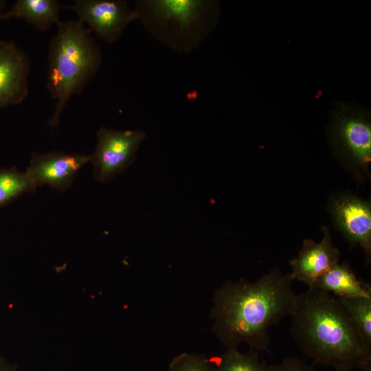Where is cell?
Listing matches in <instances>:
<instances>
[{"label":"cell","instance_id":"13","mask_svg":"<svg viewBox=\"0 0 371 371\" xmlns=\"http://www.w3.org/2000/svg\"><path fill=\"white\" fill-rule=\"evenodd\" d=\"M311 288L336 297H371L370 285L359 279L346 262L335 265Z\"/></svg>","mask_w":371,"mask_h":371},{"label":"cell","instance_id":"1","mask_svg":"<svg viewBox=\"0 0 371 371\" xmlns=\"http://www.w3.org/2000/svg\"><path fill=\"white\" fill-rule=\"evenodd\" d=\"M293 281L290 273L276 268L256 281H228L216 291L213 330L227 349L245 343L257 352L268 350L269 328L295 307Z\"/></svg>","mask_w":371,"mask_h":371},{"label":"cell","instance_id":"9","mask_svg":"<svg viewBox=\"0 0 371 371\" xmlns=\"http://www.w3.org/2000/svg\"><path fill=\"white\" fill-rule=\"evenodd\" d=\"M90 162V155L60 151L33 153L26 172L37 186L44 185L66 191L81 168Z\"/></svg>","mask_w":371,"mask_h":371},{"label":"cell","instance_id":"2","mask_svg":"<svg viewBox=\"0 0 371 371\" xmlns=\"http://www.w3.org/2000/svg\"><path fill=\"white\" fill-rule=\"evenodd\" d=\"M290 317L291 336L315 363L335 370H371V344L334 295L308 288L297 294Z\"/></svg>","mask_w":371,"mask_h":371},{"label":"cell","instance_id":"16","mask_svg":"<svg viewBox=\"0 0 371 371\" xmlns=\"http://www.w3.org/2000/svg\"><path fill=\"white\" fill-rule=\"evenodd\" d=\"M336 297L350 320L371 344V297Z\"/></svg>","mask_w":371,"mask_h":371},{"label":"cell","instance_id":"21","mask_svg":"<svg viewBox=\"0 0 371 371\" xmlns=\"http://www.w3.org/2000/svg\"><path fill=\"white\" fill-rule=\"evenodd\" d=\"M335 371H371V370H335Z\"/></svg>","mask_w":371,"mask_h":371},{"label":"cell","instance_id":"7","mask_svg":"<svg viewBox=\"0 0 371 371\" xmlns=\"http://www.w3.org/2000/svg\"><path fill=\"white\" fill-rule=\"evenodd\" d=\"M74 11L78 20L107 43H115L126 25L136 20L133 8L123 0H75L62 8Z\"/></svg>","mask_w":371,"mask_h":371},{"label":"cell","instance_id":"15","mask_svg":"<svg viewBox=\"0 0 371 371\" xmlns=\"http://www.w3.org/2000/svg\"><path fill=\"white\" fill-rule=\"evenodd\" d=\"M210 359L216 371H265L266 366L260 361L258 352L252 349L242 353L238 348H230Z\"/></svg>","mask_w":371,"mask_h":371},{"label":"cell","instance_id":"11","mask_svg":"<svg viewBox=\"0 0 371 371\" xmlns=\"http://www.w3.org/2000/svg\"><path fill=\"white\" fill-rule=\"evenodd\" d=\"M323 237L318 243L306 238L297 256L289 261L294 280L311 288L331 267L339 262V250L333 244L329 229L322 227Z\"/></svg>","mask_w":371,"mask_h":371},{"label":"cell","instance_id":"17","mask_svg":"<svg viewBox=\"0 0 371 371\" xmlns=\"http://www.w3.org/2000/svg\"><path fill=\"white\" fill-rule=\"evenodd\" d=\"M168 371H216L210 359L200 355L182 353L171 361Z\"/></svg>","mask_w":371,"mask_h":371},{"label":"cell","instance_id":"4","mask_svg":"<svg viewBox=\"0 0 371 371\" xmlns=\"http://www.w3.org/2000/svg\"><path fill=\"white\" fill-rule=\"evenodd\" d=\"M136 20L157 41L179 53L197 49L217 25L220 3L212 0H137Z\"/></svg>","mask_w":371,"mask_h":371},{"label":"cell","instance_id":"19","mask_svg":"<svg viewBox=\"0 0 371 371\" xmlns=\"http://www.w3.org/2000/svg\"><path fill=\"white\" fill-rule=\"evenodd\" d=\"M0 371H16V368L3 358L0 357Z\"/></svg>","mask_w":371,"mask_h":371},{"label":"cell","instance_id":"18","mask_svg":"<svg viewBox=\"0 0 371 371\" xmlns=\"http://www.w3.org/2000/svg\"><path fill=\"white\" fill-rule=\"evenodd\" d=\"M265 371H315L314 368L296 357L284 358L280 363L266 366Z\"/></svg>","mask_w":371,"mask_h":371},{"label":"cell","instance_id":"20","mask_svg":"<svg viewBox=\"0 0 371 371\" xmlns=\"http://www.w3.org/2000/svg\"><path fill=\"white\" fill-rule=\"evenodd\" d=\"M6 1L5 0H0V16L5 10Z\"/></svg>","mask_w":371,"mask_h":371},{"label":"cell","instance_id":"12","mask_svg":"<svg viewBox=\"0 0 371 371\" xmlns=\"http://www.w3.org/2000/svg\"><path fill=\"white\" fill-rule=\"evenodd\" d=\"M62 5L56 0H16L0 16V21L12 18L23 19L40 31H47L61 21L59 10Z\"/></svg>","mask_w":371,"mask_h":371},{"label":"cell","instance_id":"8","mask_svg":"<svg viewBox=\"0 0 371 371\" xmlns=\"http://www.w3.org/2000/svg\"><path fill=\"white\" fill-rule=\"evenodd\" d=\"M334 226L351 245L363 251L365 261L371 260V204L350 192L333 196L328 204Z\"/></svg>","mask_w":371,"mask_h":371},{"label":"cell","instance_id":"14","mask_svg":"<svg viewBox=\"0 0 371 371\" xmlns=\"http://www.w3.org/2000/svg\"><path fill=\"white\" fill-rule=\"evenodd\" d=\"M36 188L26 172L13 167L0 168V207Z\"/></svg>","mask_w":371,"mask_h":371},{"label":"cell","instance_id":"6","mask_svg":"<svg viewBox=\"0 0 371 371\" xmlns=\"http://www.w3.org/2000/svg\"><path fill=\"white\" fill-rule=\"evenodd\" d=\"M140 130H115L102 126L97 132V145L90 155L95 180L106 183L124 172L133 163L146 138Z\"/></svg>","mask_w":371,"mask_h":371},{"label":"cell","instance_id":"3","mask_svg":"<svg viewBox=\"0 0 371 371\" xmlns=\"http://www.w3.org/2000/svg\"><path fill=\"white\" fill-rule=\"evenodd\" d=\"M57 26L47 55V89L55 101L49 120L53 128L59 125L61 113L71 97L80 94L95 76L102 60L92 32L81 21H61Z\"/></svg>","mask_w":371,"mask_h":371},{"label":"cell","instance_id":"5","mask_svg":"<svg viewBox=\"0 0 371 371\" xmlns=\"http://www.w3.org/2000/svg\"><path fill=\"white\" fill-rule=\"evenodd\" d=\"M335 157L359 179L370 176L371 113L356 103L336 102L326 128Z\"/></svg>","mask_w":371,"mask_h":371},{"label":"cell","instance_id":"10","mask_svg":"<svg viewBox=\"0 0 371 371\" xmlns=\"http://www.w3.org/2000/svg\"><path fill=\"white\" fill-rule=\"evenodd\" d=\"M30 59L12 41H0V109L17 105L29 93Z\"/></svg>","mask_w":371,"mask_h":371}]
</instances>
